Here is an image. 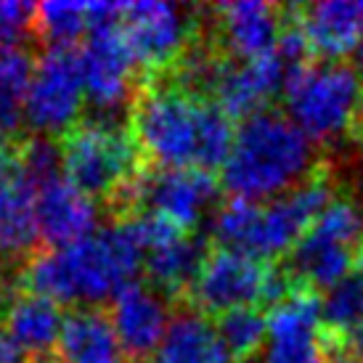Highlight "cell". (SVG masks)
Segmentation results:
<instances>
[{"label":"cell","mask_w":363,"mask_h":363,"mask_svg":"<svg viewBox=\"0 0 363 363\" xmlns=\"http://www.w3.org/2000/svg\"><path fill=\"white\" fill-rule=\"evenodd\" d=\"M128 128L143 164L170 170H220L236 135L233 120L218 104L164 77L141 82Z\"/></svg>","instance_id":"1"},{"label":"cell","mask_w":363,"mask_h":363,"mask_svg":"<svg viewBox=\"0 0 363 363\" xmlns=\"http://www.w3.org/2000/svg\"><path fill=\"white\" fill-rule=\"evenodd\" d=\"M143 265V247L128 220H114L67 247L38 250L21 268L30 292L56 305L101 308L135 281Z\"/></svg>","instance_id":"2"},{"label":"cell","mask_w":363,"mask_h":363,"mask_svg":"<svg viewBox=\"0 0 363 363\" xmlns=\"http://www.w3.org/2000/svg\"><path fill=\"white\" fill-rule=\"evenodd\" d=\"M318 164L311 138L284 111L268 106L239 122L220 183L233 199L265 204L308 181Z\"/></svg>","instance_id":"3"},{"label":"cell","mask_w":363,"mask_h":363,"mask_svg":"<svg viewBox=\"0 0 363 363\" xmlns=\"http://www.w3.org/2000/svg\"><path fill=\"white\" fill-rule=\"evenodd\" d=\"M332 199L334 178L326 162L315 167L308 181L273 202L255 204L228 196L212 218L215 247L273 262L289 255Z\"/></svg>","instance_id":"4"},{"label":"cell","mask_w":363,"mask_h":363,"mask_svg":"<svg viewBox=\"0 0 363 363\" xmlns=\"http://www.w3.org/2000/svg\"><path fill=\"white\" fill-rule=\"evenodd\" d=\"M286 117L313 143L350 138L363 111V77L347 61L305 64L284 85Z\"/></svg>","instance_id":"5"},{"label":"cell","mask_w":363,"mask_h":363,"mask_svg":"<svg viewBox=\"0 0 363 363\" xmlns=\"http://www.w3.org/2000/svg\"><path fill=\"white\" fill-rule=\"evenodd\" d=\"M361 244L363 207L353 196H334L303 239L289 250L281 268L292 286L315 294L326 292L350 276Z\"/></svg>","instance_id":"6"},{"label":"cell","mask_w":363,"mask_h":363,"mask_svg":"<svg viewBox=\"0 0 363 363\" xmlns=\"http://www.w3.org/2000/svg\"><path fill=\"white\" fill-rule=\"evenodd\" d=\"M59 152L67 181L93 202L109 204L143 167L128 125L77 122L59 138Z\"/></svg>","instance_id":"7"},{"label":"cell","mask_w":363,"mask_h":363,"mask_svg":"<svg viewBox=\"0 0 363 363\" xmlns=\"http://www.w3.org/2000/svg\"><path fill=\"white\" fill-rule=\"evenodd\" d=\"M292 289L289 276L273 262H260L242 252L215 247L191 284L183 303L204 315H223L239 308L276 305Z\"/></svg>","instance_id":"8"},{"label":"cell","mask_w":363,"mask_h":363,"mask_svg":"<svg viewBox=\"0 0 363 363\" xmlns=\"http://www.w3.org/2000/svg\"><path fill=\"white\" fill-rule=\"evenodd\" d=\"M215 196L218 181L212 172L143 164L141 172L111 199L109 207L114 210L117 220L135 212H149L170 220L181 231H194L212 210Z\"/></svg>","instance_id":"9"},{"label":"cell","mask_w":363,"mask_h":363,"mask_svg":"<svg viewBox=\"0 0 363 363\" xmlns=\"http://www.w3.org/2000/svg\"><path fill=\"white\" fill-rule=\"evenodd\" d=\"M85 101L91 106V122L128 125L130 106L141 88V72L122 38L120 24H99L88 32L80 51Z\"/></svg>","instance_id":"10"},{"label":"cell","mask_w":363,"mask_h":363,"mask_svg":"<svg viewBox=\"0 0 363 363\" xmlns=\"http://www.w3.org/2000/svg\"><path fill=\"white\" fill-rule=\"evenodd\" d=\"M117 24L143 80L164 74L191 48L199 32V19L191 9L157 0L122 3Z\"/></svg>","instance_id":"11"},{"label":"cell","mask_w":363,"mask_h":363,"mask_svg":"<svg viewBox=\"0 0 363 363\" xmlns=\"http://www.w3.org/2000/svg\"><path fill=\"white\" fill-rule=\"evenodd\" d=\"M85 106V82H82L80 51L74 48H45L35 59L27 99L24 122L35 135L59 141L61 135L80 122Z\"/></svg>","instance_id":"12"},{"label":"cell","mask_w":363,"mask_h":363,"mask_svg":"<svg viewBox=\"0 0 363 363\" xmlns=\"http://www.w3.org/2000/svg\"><path fill=\"white\" fill-rule=\"evenodd\" d=\"M289 77L292 69L279 56V51H271L255 61L228 59L220 53L210 82V101L218 104L233 122H242L268 109L271 99L284 93Z\"/></svg>","instance_id":"13"},{"label":"cell","mask_w":363,"mask_h":363,"mask_svg":"<svg viewBox=\"0 0 363 363\" xmlns=\"http://www.w3.org/2000/svg\"><path fill=\"white\" fill-rule=\"evenodd\" d=\"M212 16V48L228 59L255 61L276 51L286 9L260 0L220 3L207 11Z\"/></svg>","instance_id":"14"},{"label":"cell","mask_w":363,"mask_h":363,"mask_svg":"<svg viewBox=\"0 0 363 363\" xmlns=\"http://www.w3.org/2000/svg\"><path fill=\"white\" fill-rule=\"evenodd\" d=\"M170 297H164L152 284L143 281L128 284L111 300L109 321L128 361L146 363L152 358L170 326Z\"/></svg>","instance_id":"15"},{"label":"cell","mask_w":363,"mask_h":363,"mask_svg":"<svg viewBox=\"0 0 363 363\" xmlns=\"http://www.w3.org/2000/svg\"><path fill=\"white\" fill-rule=\"evenodd\" d=\"M35 215L40 242L48 247H67L96 231L99 204L74 189L64 175H56L35 189Z\"/></svg>","instance_id":"16"},{"label":"cell","mask_w":363,"mask_h":363,"mask_svg":"<svg viewBox=\"0 0 363 363\" xmlns=\"http://www.w3.org/2000/svg\"><path fill=\"white\" fill-rule=\"evenodd\" d=\"M292 11L311 53L323 61H342L363 38V0H321Z\"/></svg>","instance_id":"17"},{"label":"cell","mask_w":363,"mask_h":363,"mask_svg":"<svg viewBox=\"0 0 363 363\" xmlns=\"http://www.w3.org/2000/svg\"><path fill=\"white\" fill-rule=\"evenodd\" d=\"M210 255V242L194 231H178L170 239L160 242L143 255V268L146 276L157 292L164 297H183L196 281V276L202 271L204 260Z\"/></svg>","instance_id":"18"},{"label":"cell","mask_w":363,"mask_h":363,"mask_svg":"<svg viewBox=\"0 0 363 363\" xmlns=\"http://www.w3.org/2000/svg\"><path fill=\"white\" fill-rule=\"evenodd\" d=\"M146 363H233V358L220 342L210 315L183 303Z\"/></svg>","instance_id":"19"},{"label":"cell","mask_w":363,"mask_h":363,"mask_svg":"<svg viewBox=\"0 0 363 363\" xmlns=\"http://www.w3.org/2000/svg\"><path fill=\"white\" fill-rule=\"evenodd\" d=\"M40 231L35 215V183L21 172L0 183V265L30 260L38 252Z\"/></svg>","instance_id":"20"},{"label":"cell","mask_w":363,"mask_h":363,"mask_svg":"<svg viewBox=\"0 0 363 363\" xmlns=\"http://www.w3.org/2000/svg\"><path fill=\"white\" fill-rule=\"evenodd\" d=\"M64 311L61 305L45 300L35 292L13 294L11 303L3 311V332L27 353V358L56 353V345L64 326Z\"/></svg>","instance_id":"21"},{"label":"cell","mask_w":363,"mask_h":363,"mask_svg":"<svg viewBox=\"0 0 363 363\" xmlns=\"http://www.w3.org/2000/svg\"><path fill=\"white\" fill-rule=\"evenodd\" d=\"M56 353L67 363H125L109 315L101 308H77L64 318Z\"/></svg>","instance_id":"22"},{"label":"cell","mask_w":363,"mask_h":363,"mask_svg":"<svg viewBox=\"0 0 363 363\" xmlns=\"http://www.w3.org/2000/svg\"><path fill=\"white\" fill-rule=\"evenodd\" d=\"M35 53L24 48L0 51V138L21 141L24 99L35 72Z\"/></svg>","instance_id":"23"},{"label":"cell","mask_w":363,"mask_h":363,"mask_svg":"<svg viewBox=\"0 0 363 363\" xmlns=\"http://www.w3.org/2000/svg\"><path fill=\"white\" fill-rule=\"evenodd\" d=\"M91 32L88 3H40L35 6V38L48 48H74Z\"/></svg>","instance_id":"24"},{"label":"cell","mask_w":363,"mask_h":363,"mask_svg":"<svg viewBox=\"0 0 363 363\" xmlns=\"http://www.w3.org/2000/svg\"><path fill=\"white\" fill-rule=\"evenodd\" d=\"M363 323V279L345 276L321 297V329L326 337L345 340Z\"/></svg>","instance_id":"25"},{"label":"cell","mask_w":363,"mask_h":363,"mask_svg":"<svg viewBox=\"0 0 363 363\" xmlns=\"http://www.w3.org/2000/svg\"><path fill=\"white\" fill-rule=\"evenodd\" d=\"M215 329L233 363H247L262 350L268 340V321L260 308H239L215 318Z\"/></svg>","instance_id":"26"},{"label":"cell","mask_w":363,"mask_h":363,"mask_svg":"<svg viewBox=\"0 0 363 363\" xmlns=\"http://www.w3.org/2000/svg\"><path fill=\"white\" fill-rule=\"evenodd\" d=\"M268 350L262 363H332L329 345L321 326H305L292 332L268 334Z\"/></svg>","instance_id":"27"},{"label":"cell","mask_w":363,"mask_h":363,"mask_svg":"<svg viewBox=\"0 0 363 363\" xmlns=\"http://www.w3.org/2000/svg\"><path fill=\"white\" fill-rule=\"evenodd\" d=\"M35 38V3L0 0V51L24 48Z\"/></svg>","instance_id":"28"},{"label":"cell","mask_w":363,"mask_h":363,"mask_svg":"<svg viewBox=\"0 0 363 363\" xmlns=\"http://www.w3.org/2000/svg\"><path fill=\"white\" fill-rule=\"evenodd\" d=\"M21 141H0V183L21 175Z\"/></svg>","instance_id":"29"},{"label":"cell","mask_w":363,"mask_h":363,"mask_svg":"<svg viewBox=\"0 0 363 363\" xmlns=\"http://www.w3.org/2000/svg\"><path fill=\"white\" fill-rule=\"evenodd\" d=\"M342 358L345 363H363V323L342 340Z\"/></svg>","instance_id":"30"},{"label":"cell","mask_w":363,"mask_h":363,"mask_svg":"<svg viewBox=\"0 0 363 363\" xmlns=\"http://www.w3.org/2000/svg\"><path fill=\"white\" fill-rule=\"evenodd\" d=\"M0 363H30L27 353L0 329Z\"/></svg>","instance_id":"31"},{"label":"cell","mask_w":363,"mask_h":363,"mask_svg":"<svg viewBox=\"0 0 363 363\" xmlns=\"http://www.w3.org/2000/svg\"><path fill=\"white\" fill-rule=\"evenodd\" d=\"M353 178H355V189H358V196L363 199V146H361V154H358V160L353 164Z\"/></svg>","instance_id":"32"},{"label":"cell","mask_w":363,"mask_h":363,"mask_svg":"<svg viewBox=\"0 0 363 363\" xmlns=\"http://www.w3.org/2000/svg\"><path fill=\"white\" fill-rule=\"evenodd\" d=\"M30 363H67L59 353H48V355H38V358H30Z\"/></svg>","instance_id":"33"},{"label":"cell","mask_w":363,"mask_h":363,"mask_svg":"<svg viewBox=\"0 0 363 363\" xmlns=\"http://www.w3.org/2000/svg\"><path fill=\"white\" fill-rule=\"evenodd\" d=\"M355 64H358V67H355L358 74L363 77V38L358 40V45H355Z\"/></svg>","instance_id":"34"},{"label":"cell","mask_w":363,"mask_h":363,"mask_svg":"<svg viewBox=\"0 0 363 363\" xmlns=\"http://www.w3.org/2000/svg\"><path fill=\"white\" fill-rule=\"evenodd\" d=\"M355 268H358V276L363 279V244H361V250H358V257H355Z\"/></svg>","instance_id":"35"},{"label":"cell","mask_w":363,"mask_h":363,"mask_svg":"<svg viewBox=\"0 0 363 363\" xmlns=\"http://www.w3.org/2000/svg\"><path fill=\"white\" fill-rule=\"evenodd\" d=\"M0 141H3V138H0Z\"/></svg>","instance_id":"36"}]
</instances>
